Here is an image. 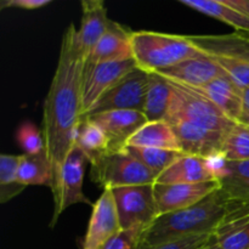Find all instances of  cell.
I'll return each mask as SVG.
<instances>
[{
	"label": "cell",
	"instance_id": "cell-8",
	"mask_svg": "<svg viewBox=\"0 0 249 249\" xmlns=\"http://www.w3.org/2000/svg\"><path fill=\"white\" fill-rule=\"evenodd\" d=\"M138 68L135 60L91 63L85 61L83 73L82 113L88 114L91 107L126 74Z\"/></svg>",
	"mask_w": 249,
	"mask_h": 249
},
{
	"label": "cell",
	"instance_id": "cell-10",
	"mask_svg": "<svg viewBox=\"0 0 249 249\" xmlns=\"http://www.w3.org/2000/svg\"><path fill=\"white\" fill-rule=\"evenodd\" d=\"M167 122L172 125L185 155L197 156L211 160L223 158V145L226 133L202 128L181 119Z\"/></svg>",
	"mask_w": 249,
	"mask_h": 249
},
{
	"label": "cell",
	"instance_id": "cell-6",
	"mask_svg": "<svg viewBox=\"0 0 249 249\" xmlns=\"http://www.w3.org/2000/svg\"><path fill=\"white\" fill-rule=\"evenodd\" d=\"M113 191L122 230L147 229L160 216L155 198V184L117 187Z\"/></svg>",
	"mask_w": 249,
	"mask_h": 249
},
{
	"label": "cell",
	"instance_id": "cell-32",
	"mask_svg": "<svg viewBox=\"0 0 249 249\" xmlns=\"http://www.w3.org/2000/svg\"><path fill=\"white\" fill-rule=\"evenodd\" d=\"M145 230L146 228L143 226L122 230L113 238H111L102 249H138Z\"/></svg>",
	"mask_w": 249,
	"mask_h": 249
},
{
	"label": "cell",
	"instance_id": "cell-38",
	"mask_svg": "<svg viewBox=\"0 0 249 249\" xmlns=\"http://www.w3.org/2000/svg\"><path fill=\"white\" fill-rule=\"evenodd\" d=\"M238 123L243 124V125H247L249 126V116H242L240 118V122Z\"/></svg>",
	"mask_w": 249,
	"mask_h": 249
},
{
	"label": "cell",
	"instance_id": "cell-28",
	"mask_svg": "<svg viewBox=\"0 0 249 249\" xmlns=\"http://www.w3.org/2000/svg\"><path fill=\"white\" fill-rule=\"evenodd\" d=\"M21 156H0V203H6L23 191L24 186L17 180Z\"/></svg>",
	"mask_w": 249,
	"mask_h": 249
},
{
	"label": "cell",
	"instance_id": "cell-9",
	"mask_svg": "<svg viewBox=\"0 0 249 249\" xmlns=\"http://www.w3.org/2000/svg\"><path fill=\"white\" fill-rule=\"evenodd\" d=\"M147 85L148 73L139 67L135 68L121 82L117 83L111 90H108L91 107L87 116L108 111H123V109L142 112Z\"/></svg>",
	"mask_w": 249,
	"mask_h": 249
},
{
	"label": "cell",
	"instance_id": "cell-4",
	"mask_svg": "<svg viewBox=\"0 0 249 249\" xmlns=\"http://www.w3.org/2000/svg\"><path fill=\"white\" fill-rule=\"evenodd\" d=\"M169 84L172 99L165 121L181 119L220 133H228L235 126L236 122L228 118L211 100L196 90L170 80Z\"/></svg>",
	"mask_w": 249,
	"mask_h": 249
},
{
	"label": "cell",
	"instance_id": "cell-5",
	"mask_svg": "<svg viewBox=\"0 0 249 249\" xmlns=\"http://www.w3.org/2000/svg\"><path fill=\"white\" fill-rule=\"evenodd\" d=\"M92 181L106 189L156 184V175L126 151H108L90 163Z\"/></svg>",
	"mask_w": 249,
	"mask_h": 249
},
{
	"label": "cell",
	"instance_id": "cell-18",
	"mask_svg": "<svg viewBox=\"0 0 249 249\" xmlns=\"http://www.w3.org/2000/svg\"><path fill=\"white\" fill-rule=\"evenodd\" d=\"M216 180L212 160L185 155L156 179V184H199Z\"/></svg>",
	"mask_w": 249,
	"mask_h": 249
},
{
	"label": "cell",
	"instance_id": "cell-23",
	"mask_svg": "<svg viewBox=\"0 0 249 249\" xmlns=\"http://www.w3.org/2000/svg\"><path fill=\"white\" fill-rule=\"evenodd\" d=\"M172 89L169 80L158 73H148V85L146 90L142 113L148 122L165 121L169 111Z\"/></svg>",
	"mask_w": 249,
	"mask_h": 249
},
{
	"label": "cell",
	"instance_id": "cell-26",
	"mask_svg": "<svg viewBox=\"0 0 249 249\" xmlns=\"http://www.w3.org/2000/svg\"><path fill=\"white\" fill-rule=\"evenodd\" d=\"M75 145L85 153L88 162L91 163L109 151V141L100 126L91 119L84 117L78 129Z\"/></svg>",
	"mask_w": 249,
	"mask_h": 249
},
{
	"label": "cell",
	"instance_id": "cell-20",
	"mask_svg": "<svg viewBox=\"0 0 249 249\" xmlns=\"http://www.w3.org/2000/svg\"><path fill=\"white\" fill-rule=\"evenodd\" d=\"M191 89L211 100L231 121L236 123L240 122L242 116V89H240L228 75H221L203 87Z\"/></svg>",
	"mask_w": 249,
	"mask_h": 249
},
{
	"label": "cell",
	"instance_id": "cell-22",
	"mask_svg": "<svg viewBox=\"0 0 249 249\" xmlns=\"http://www.w3.org/2000/svg\"><path fill=\"white\" fill-rule=\"evenodd\" d=\"M214 236L220 249H249V207L228 216Z\"/></svg>",
	"mask_w": 249,
	"mask_h": 249
},
{
	"label": "cell",
	"instance_id": "cell-35",
	"mask_svg": "<svg viewBox=\"0 0 249 249\" xmlns=\"http://www.w3.org/2000/svg\"><path fill=\"white\" fill-rule=\"evenodd\" d=\"M223 1L249 18V0H223Z\"/></svg>",
	"mask_w": 249,
	"mask_h": 249
},
{
	"label": "cell",
	"instance_id": "cell-14",
	"mask_svg": "<svg viewBox=\"0 0 249 249\" xmlns=\"http://www.w3.org/2000/svg\"><path fill=\"white\" fill-rule=\"evenodd\" d=\"M155 73H158L170 82L190 88H201L215 78L226 74L211 56L185 60L172 67L157 71Z\"/></svg>",
	"mask_w": 249,
	"mask_h": 249
},
{
	"label": "cell",
	"instance_id": "cell-24",
	"mask_svg": "<svg viewBox=\"0 0 249 249\" xmlns=\"http://www.w3.org/2000/svg\"><path fill=\"white\" fill-rule=\"evenodd\" d=\"M182 5L201 14L219 19L241 32L249 33V18L237 10L226 5L223 0H180Z\"/></svg>",
	"mask_w": 249,
	"mask_h": 249
},
{
	"label": "cell",
	"instance_id": "cell-36",
	"mask_svg": "<svg viewBox=\"0 0 249 249\" xmlns=\"http://www.w3.org/2000/svg\"><path fill=\"white\" fill-rule=\"evenodd\" d=\"M242 116H249V87L242 90Z\"/></svg>",
	"mask_w": 249,
	"mask_h": 249
},
{
	"label": "cell",
	"instance_id": "cell-16",
	"mask_svg": "<svg viewBox=\"0 0 249 249\" xmlns=\"http://www.w3.org/2000/svg\"><path fill=\"white\" fill-rule=\"evenodd\" d=\"M131 33L122 24L109 19L106 32L91 51L87 62H114L133 58Z\"/></svg>",
	"mask_w": 249,
	"mask_h": 249
},
{
	"label": "cell",
	"instance_id": "cell-33",
	"mask_svg": "<svg viewBox=\"0 0 249 249\" xmlns=\"http://www.w3.org/2000/svg\"><path fill=\"white\" fill-rule=\"evenodd\" d=\"M214 240V233H202L177 238L148 249H202Z\"/></svg>",
	"mask_w": 249,
	"mask_h": 249
},
{
	"label": "cell",
	"instance_id": "cell-13",
	"mask_svg": "<svg viewBox=\"0 0 249 249\" xmlns=\"http://www.w3.org/2000/svg\"><path fill=\"white\" fill-rule=\"evenodd\" d=\"M101 128L109 141V151H121L126 147L129 139L140 130L147 118L141 111H108L87 116Z\"/></svg>",
	"mask_w": 249,
	"mask_h": 249
},
{
	"label": "cell",
	"instance_id": "cell-11",
	"mask_svg": "<svg viewBox=\"0 0 249 249\" xmlns=\"http://www.w3.org/2000/svg\"><path fill=\"white\" fill-rule=\"evenodd\" d=\"M121 231L122 226L113 191L106 189L92 204V213L83 241V249H102Z\"/></svg>",
	"mask_w": 249,
	"mask_h": 249
},
{
	"label": "cell",
	"instance_id": "cell-30",
	"mask_svg": "<svg viewBox=\"0 0 249 249\" xmlns=\"http://www.w3.org/2000/svg\"><path fill=\"white\" fill-rule=\"evenodd\" d=\"M16 139L26 155H38L45 151L43 133L32 122L26 121L18 126L16 131Z\"/></svg>",
	"mask_w": 249,
	"mask_h": 249
},
{
	"label": "cell",
	"instance_id": "cell-27",
	"mask_svg": "<svg viewBox=\"0 0 249 249\" xmlns=\"http://www.w3.org/2000/svg\"><path fill=\"white\" fill-rule=\"evenodd\" d=\"M125 148L139 162L142 163L148 170H151L156 175V178L160 177L179 158L185 156V153L180 151L162 150V148L130 147V146H126Z\"/></svg>",
	"mask_w": 249,
	"mask_h": 249
},
{
	"label": "cell",
	"instance_id": "cell-17",
	"mask_svg": "<svg viewBox=\"0 0 249 249\" xmlns=\"http://www.w3.org/2000/svg\"><path fill=\"white\" fill-rule=\"evenodd\" d=\"M82 10V23L77 31V44L85 58H88L106 32L109 19L102 0H83Z\"/></svg>",
	"mask_w": 249,
	"mask_h": 249
},
{
	"label": "cell",
	"instance_id": "cell-21",
	"mask_svg": "<svg viewBox=\"0 0 249 249\" xmlns=\"http://www.w3.org/2000/svg\"><path fill=\"white\" fill-rule=\"evenodd\" d=\"M126 146L162 148V150L182 152L179 140H178L172 125L167 121L147 122L140 130L136 131V134H134L129 139Z\"/></svg>",
	"mask_w": 249,
	"mask_h": 249
},
{
	"label": "cell",
	"instance_id": "cell-15",
	"mask_svg": "<svg viewBox=\"0 0 249 249\" xmlns=\"http://www.w3.org/2000/svg\"><path fill=\"white\" fill-rule=\"evenodd\" d=\"M212 165L225 196L235 203L249 207V160H212Z\"/></svg>",
	"mask_w": 249,
	"mask_h": 249
},
{
	"label": "cell",
	"instance_id": "cell-31",
	"mask_svg": "<svg viewBox=\"0 0 249 249\" xmlns=\"http://www.w3.org/2000/svg\"><path fill=\"white\" fill-rule=\"evenodd\" d=\"M214 60L240 89L243 90L249 87V63L220 57H215Z\"/></svg>",
	"mask_w": 249,
	"mask_h": 249
},
{
	"label": "cell",
	"instance_id": "cell-29",
	"mask_svg": "<svg viewBox=\"0 0 249 249\" xmlns=\"http://www.w3.org/2000/svg\"><path fill=\"white\" fill-rule=\"evenodd\" d=\"M223 158L231 162L249 160V126L236 123L235 126L225 134Z\"/></svg>",
	"mask_w": 249,
	"mask_h": 249
},
{
	"label": "cell",
	"instance_id": "cell-12",
	"mask_svg": "<svg viewBox=\"0 0 249 249\" xmlns=\"http://www.w3.org/2000/svg\"><path fill=\"white\" fill-rule=\"evenodd\" d=\"M221 189L218 180L199 184H155V198L160 215L189 208Z\"/></svg>",
	"mask_w": 249,
	"mask_h": 249
},
{
	"label": "cell",
	"instance_id": "cell-2",
	"mask_svg": "<svg viewBox=\"0 0 249 249\" xmlns=\"http://www.w3.org/2000/svg\"><path fill=\"white\" fill-rule=\"evenodd\" d=\"M245 206L230 201L221 190L195 206L160 215L142 233L138 249H148L177 238L214 233L228 216Z\"/></svg>",
	"mask_w": 249,
	"mask_h": 249
},
{
	"label": "cell",
	"instance_id": "cell-25",
	"mask_svg": "<svg viewBox=\"0 0 249 249\" xmlns=\"http://www.w3.org/2000/svg\"><path fill=\"white\" fill-rule=\"evenodd\" d=\"M17 180L24 187L29 185H45L51 189L53 174L46 151L38 155H23L19 160Z\"/></svg>",
	"mask_w": 249,
	"mask_h": 249
},
{
	"label": "cell",
	"instance_id": "cell-34",
	"mask_svg": "<svg viewBox=\"0 0 249 249\" xmlns=\"http://www.w3.org/2000/svg\"><path fill=\"white\" fill-rule=\"evenodd\" d=\"M53 0H2L0 7L7 9V7H16L22 10H36L40 7L51 4Z\"/></svg>",
	"mask_w": 249,
	"mask_h": 249
},
{
	"label": "cell",
	"instance_id": "cell-19",
	"mask_svg": "<svg viewBox=\"0 0 249 249\" xmlns=\"http://www.w3.org/2000/svg\"><path fill=\"white\" fill-rule=\"evenodd\" d=\"M192 43L211 57L229 58L249 63V36L241 33L224 36H189Z\"/></svg>",
	"mask_w": 249,
	"mask_h": 249
},
{
	"label": "cell",
	"instance_id": "cell-3",
	"mask_svg": "<svg viewBox=\"0 0 249 249\" xmlns=\"http://www.w3.org/2000/svg\"><path fill=\"white\" fill-rule=\"evenodd\" d=\"M131 49L138 67L147 73L169 68L190 58L208 56L189 36L152 31L133 32Z\"/></svg>",
	"mask_w": 249,
	"mask_h": 249
},
{
	"label": "cell",
	"instance_id": "cell-7",
	"mask_svg": "<svg viewBox=\"0 0 249 249\" xmlns=\"http://www.w3.org/2000/svg\"><path fill=\"white\" fill-rule=\"evenodd\" d=\"M88 158L85 153L78 147L73 146L66 157L61 169L60 179L53 191V215L50 221V228H53L63 211L73 204H91L90 199L83 192V180H84L85 163ZM92 206V204H91Z\"/></svg>",
	"mask_w": 249,
	"mask_h": 249
},
{
	"label": "cell",
	"instance_id": "cell-37",
	"mask_svg": "<svg viewBox=\"0 0 249 249\" xmlns=\"http://www.w3.org/2000/svg\"><path fill=\"white\" fill-rule=\"evenodd\" d=\"M202 249H220L219 248V246H218V243H216V240H215V236H214V240L212 241L211 243H209L208 246H207V247H204V248H202Z\"/></svg>",
	"mask_w": 249,
	"mask_h": 249
},
{
	"label": "cell",
	"instance_id": "cell-1",
	"mask_svg": "<svg viewBox=\"0 0 249 249\" xmlns=\"http://www.w3.org/2000/svg\"><path fill=\"white\" fill-rule=\"evenodd\" d=\"M74 23L66 29L61 44L57 68L44 102L43 135L53 174V191L66 157L75 145L83 119L82 90L85 56L77 44Z\"/></svg>",
	"mask_w": 249,
	"mask_h": 249
}]
</instances>
